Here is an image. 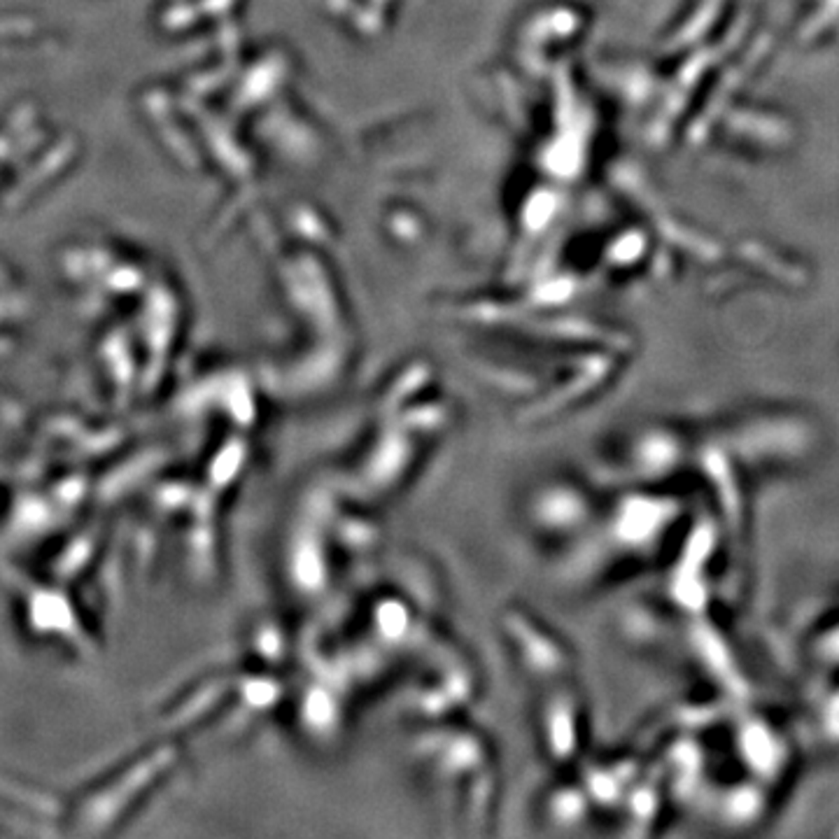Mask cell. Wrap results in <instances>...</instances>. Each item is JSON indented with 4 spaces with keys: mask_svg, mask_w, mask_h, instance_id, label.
<instances>
[{
    "mask_svg": "<svg viewBox=\"0 0 839 839\" xmlns=\"http://www.w3.org/2000/svg\"><path fill=\"white\" fill-rule=\"evenodd\" d=\"M320 527L310 525L308 529L296 527L292 537H289V551H287V569L289 581L294 583L296 588L303 592H320L326 583V555L322 548Z\"/></svg>",
    "mask_w": 839,
    "mask_h": 839,
    "instance_id": "6da1fadb",
    "label": "cell"
}]
</instances>
